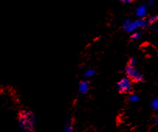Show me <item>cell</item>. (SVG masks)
<instances>
[{
	"mask_svg": "<svg viewBox=\"0 0 158 132\" xmlns=\"http://www.w3.org/2000/svg\"><path fill=\"white\" fill-rule=\"evenodd\" d=\"M142 37V33L139 31H136V32H133V34H131L130 36V39L132 40H136L138 39H139L140 37Z\"/></svg>",
	"mask_w": 158,
	"mask_h": 132,
	"instance_id": "7",
	"label": "cell"
},
{
	"mask_svg": "<svg viewBox=\"0 0 158 132\" xmlns=\"http://www.w3.org/2000/svg\"><path fill=\"white\" fill-rule=\"evenodd\" d=\"M136 16H137L138 19H144L147 15V7L144 4H141L136 8Z\"/></svg>",
	"mask_w": 158,
	"mask_h": 132,
	"instance_id": "5",
	"label": "cell"
},
{
	"mask_svg": "<svg viewBox=\"0 0 158 132\" xmlns=\"http://www.w3.org/2000/svg\"><path fill=\"white\" fill-rule=\"evenodd\" d=\"M120 2H123V3H125V4H130L133 2V0H118Z\"/></svg>",
	"mask_w": 158,
	"mask_h": 132,
	"instance_id": "15",
	"label": "cell"
},
{
	"mask_svg": "<svg viewBox=\"0 0 158 132\" xmlns=\"http://www.w3.org/2000/svg\"><path fill=\"white\" fill-rule=\"evenodd\" d=\"M125 72L127 77L132 82L140 83L144 81V76L141 72H139L135 67H131L130 65H127L125 69Z\"/></svg>",
	"mask_w": 158,
	"mask_h": 132,
	"instance_id": "3",
	"label": "cell"
},
{
	"mask_svg": "<svg viewBox=\"0 0 158 132\" xmlns=\"http://www.w3.org/2000/svg\"><path fill=\"white\" fill-rule=\"evenodd\" d=\"M136 63H137L136 59L135 58V57H131V58L129 60L128 65H130V66H131V67H135V65H136Z\"/></svg>",
	"mask_w": 158,
	"mask_h": 132,
	"instance_id": "13",
	"label": "cell"
},
{
	"mask_svg": "<svg viewBox=\"0 0 158 132\" xmlns=\"http://www.w3.org/2000/svg\"><path fill=\"white\" fill-rule=\"evenodd\" d=\"M155 31H156V34H157V35H158V28L155 29Z\"/></svg>",
	"mask_w": 158,
	"mask_h": 132,
	"instance_id": "17",
	"label": "cell"
},
{
	"mask_svg": "<svg viewBox=\"0 0 158 132\" xmlns=\"http://www.w3.org/2000/svg\"><path fill=\"white\" fill-rule=\"evenodd\" d=\"M156 21H158V15H153V16H150V17L147 19V22L148 25H151V24L155 23Z\"/></svg>",
	"mask_w": 158,
	"mask_h": 132,
	"instance_id": "8",
	"label": "cell"
},
{
	"mask_svg": "<svg viewBox=\"0 0 158 132\" xmlns=\"http://www.w3.org/2000/svg\"><path fill=\"white\" fill-rule=\"evenodd\" d=\"M155 5V1L154 0H147V3H146V6L149 7H152Z\"/></svg>",
	"mask_w": 158,
	"mask_h": 132,
	"instance_id": "14",
	"label": "cell"
},
{
	"mask_svg": "<svg viewBox=\"0 0 158 132\" xmlns=\"http://www.w3.org/2000/svg\"><path fill=\"white\" fill-rule=\"evenodd\" d=\"M133 87L132 81L128 78L125 77L120 79L117 83V88H118V92L121 93H128L130 92Z\"/></svg>",
	"mask_w": 158,
	"mask_h": 132,
	"instance_id": "4",
	"label": "cell"
},
{
	"mask_svg": "<svg viewBox=\"0 0 158 132\" xmlns=\"http://www.w3.org/2000/svg\"><path fill=\"white\" fill-rule=\"evenodd\" d=\"M128 100L130 103H135L139 100V96L137 94H132L128 97Z\"/></svg>",
	"mask_w": 158,
	"mask_h": 132,
	"instance_id": "10",
	"label": "cell"
},
{
	"mask_svg": "<svg viewBox=\"0 0 158 132\" xmlns=\"http://www.w3.org/2000/svg\"><path fill=\"white\" fill-rule=\"evenodd\" d=\"M78 91L80 93L85 94L89 91V83L87 80H83L79 83Z\"/></svg>",
	"mask_w": 158,
	"mask_h": 132,
	"instance_id": "6",
	"label": "cell"
},
{
	"mask_svg": "<svg viewBox=\"0 0 158 132\" xmlns=\"http://www.w3.org/2000/svg\"><path fill=\"white\" fill-rule=\"evenodd\" d=\"M154 123H155V124L158 125V115L155 116V117H154Z\"/></svg>",
	"mask_w": 158,
	"mask_h": 132,
	"instance_id": "16",
	"label": "cell"
},
{
	"mask_svg": "<svg viewBox=\"0 0 158 132\" xmlns=\"http://www.w3.org/2000/svg\"><path fill=\"white\" fill-rule=\"evenodd\" d=\"M148 26L147 20L144 19H136L135 20L126 19L123 24V29L127 33H133L138 29H144Z\"/></svg>",
	"mask_w": 158,
	"mask_h": 132,
	"instance_id": "2",
	"label": "cell"
},
{
	"mask_svg": "<svg viewBox=\"0 0 158 132\" xmlns=\"http://www.w3.org/2000/svg\"><path fill=\"white\" fill-rule=\"evenodd\" d=\"M64 132H75L74 127L71 125V124H67L64 127Z\"/></svg>",
	"mask_w": 158,
	"mask_h": 132,
	"instance_id": "12",
	"label": "cell"
},
{
	"mask_svg": "<svg viewBox=\"0 0 158 132\" xmlns=\"http://www.w3.org/2000/svg\"><path fill=\"white\" fill-rule=\"evenodd\" d=\"M150 105H151L152 108L153 109L156 111H158V98L154 99L150 103Z\"/></svg>",
	"mask_w": 158,
	"mask_h": 132,
	"instance_id": "11",
	"label": "cell"
},
{
	"mask_svg": "<svg viewBox=\"0 0 158 132\" xmlns=\"http://www.w3.org/2000/svg\"><path fill=\"white\" fill-rule=\"evenodd\" d=\"M19 124L25 131L32 132L36 124V118L33 112L29 110H23L19 113Z\"/></svg>",
	"mask_w": 158,
	"mask_h": 132,
	"instance_id": "1",
	"label": "cell"
},
{
	"mask_svg": "<svg viewBox=\"0 0 158 132\" xmlns=\"http://www.w3.org/2000/svg\"><path fill=\"white\" fill-rule=\"evenodd\" d=\"M95 75V71L94 70V69H87V70L84 73V75L85 77H87V78H90V77H92L94 76V75Z\"/></svg>",
	"mask_w": 158,
	"mask_h": 132,
	"instance_id": "9",
	"label": "cell"
},
{
	"mask_svg": "<svg viewBox=\"0 0 158 132\" xmlns=\"http://www.w3.org/2000/svg\"><path fill=\"white\" fill-rule=\"evenodd\" d=\"M157 98H158V97H157Z\"/></svg>",
	"mask_w": 158,
	"mask_h": 132,
	"instance_id": "18",
	"label": "cell"
}]
</instances>
